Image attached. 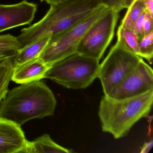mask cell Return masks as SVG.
Here are the masks:
<instances>
[{
  "label": "cell",
  "instance_id": "cell-18",
  "mask_svg": "<svg viewBox=\"0 0 153 153\" xmlns=\"http://www.w3.org/2000/svg\"><path fill=\"white\" fill-rule=\"evenodd\" d=\"M20 49L17 37L10 34L0 36V52L19 51Z\"/></svg>",
  "mask_w": 153,
  "mask_h": 153
},
{
  "label": "cell",
  "instance_id": "cell-22",
  "mask_svg": "<svg viewBox=\"0 0 153 153\" xmlns=\"http://www.w3.org/2000/svg\"><path fill=\"white\" fill-rule=\"evenodd\" d=\"M18 51L0 52V62L10 58H14Z\"/></svg>",
  "mask_w": 153,
  "mask_h": 153
},
{
  "label": "cell",
  "instance_id": "cell-20",
  "mask_svg": "<svg viewBox=\"0 0 153 153\" xmlns=\"http://www.w3.org/2000/svg\"><path fill=\"white\" fill-rule=\"evenodd\" d=\"M145 13V11L139 18L133 27V31L137 36L139 42L141 41L143 39V37L145 36L144 27H143V20H144Z\"/></svg>",
  "mask_w": 153,
  "mask_h": 153
},
{
  "label": "cell",
  "instance_id": "cell-13",
  "mask_svg": "<svg viewBox=\"0 0 153 153\" xmlns=\"http://www.w3.org/2000/svg\"><path fill=\"white\" fill-rule=\"evenodd\" d=\"M51 37V35L47 36L19 50L13 59V68H16L26 62L39 58L48 44Z\"/></svg>",
  "mask_w": 153,
  "mask_h": 153
},
{
  "label": "cell",
  "instance_id": "cell-16",
  "mask_svg": "<svg viewBox=\"0 0 153 153\" xmlns=\"http://www.w3.org/2000/svg\"><path fill=\"white\" fill-rule=\"evenodd\" d=\"M13 59H7L0 62V104L8 91L14 68Z\"/></svg>",
  "mask_w": 153,
  "mask_h": 153
},
{
  "label": "cell",
  "instance_id": "cell-25",
  "mask_svg": "<svg viewBox=\"0 0 153 153\" xmlns=\"http://www.w3.org/2000/svg\"><path fill=\"white\" fill-rule=\"evenodd\" d=\"M41 1H45L46 3L50 5H56L59 3H62L68 0H41Z\"/></svg>",
  "mask_w": 153,
  "mask_h": 153
},
{
  "label": "cell",
  "instance_id": "cell-2",
  "mask_svg": "<svg viewBox=\"0 0 153 153\" xmlns=\"http://www.w3.org/2000/svg\"><path fill=\"white\" fill-rule=\"evenodd\" d=\"M103 6L99 0H68L51 5L42 19L21 30L17 37L20 50L47 36H53L66 31Z\"/></svg>",
  "mask_w": 153,
  "mask_h": 153
},
{
  "label": "cell",
  "instance_id": "cell-15",
  "mask_svg": "<svg viewBox=\"0 0 153 153\" xmlns=\"http://www.w3.org/2000/svg\"><path fill=\"white\" fill-rule=\"evenodd\" d=\"M127 11L122 20L121 25L133 29L136 21L146 10L143 0H131Z\"/></svg>",
  "mask_w": 153,
  "mask_h": 153
},
{
  "label": "cell",
  "instance_id": "cell-1",
  "mask_svg": "<svg viewBox=\"0 0 153 153\" xmlns=\"http://www.w3.org/2000/svg\"><path fill=\"white\" fill-rule=\"evenodd\" d=\"M56 105L45 83L38 80L22 84L8 91L0 104V118L21 126L33 119L53 115Z\"/></svg>",
  "mask_w": 153,
  "mask_h": 153
},
{
  "label": "cell",
  "instance_id": "cell-10",
  "mask_svg": "<svg viewBox=\"0 0 153 153\" xmlns=\"http://www.w3.org/2000/svg\"><path fill=\"white\" fill-rule=\"evenodd\" d=\"M27 140L21 126L0 118V153H20Z\"/></svg>",
  "mask_w": 153,
  "mask_h": 153
},
{
  "label": "cell",
  "instance_id": "cell-8",
  "mask_svg": "<svg viewBox=\"0 0 153 153\" xmlns=\"http://www.w3.org/2000/svg\"><path fill=\"white\" fill-rule=\"evenodd\" d=\"M153 89V69L141 58L136 68L106 96L114 99H126Z\"/></svg>",
  "mask_w": 153,
  "mask_h": 153
},
{
  "label": "cell",
  "instance_id": "cell-24",
  "mask_svg": "<svg viewBox=\"0 0 153 153\" xmlns=\"http://www.w3.org/2000/svg\"><path fill=\"white\" fill-rule=\"evenodd\" d=\"M153 140L151 139L150 141L146 142L143 145V147L140 150L141 153H147L150 151L152 147H153Z\"/></svg>",
  "mask_w": 153,
  "mask_h": 153
},
{
  "label": "cell",
  "instance_id": "cell-11",
  "mask_svg": "<svg viewBox=\"0 0 153 153\" xmlns=\"http://www.w3.org/2000/svg\"><path fill=\"white\" fill-rule=\"evenodd\" d=\"M51 65L39 59H35L14 68L11 80L18 84H25L44 79Z\"/></svg>",
  "mask_w": 153,
  "mask_h": 153
},
{
  "label": "cell",
  "instance_id": "cell-5",
  "mask_svg": "<svg viewBox=\"0 0 153 153\" xmlns=\"http://www.w3.org/2000/svg\"><path fill=\"white\" fill-rule=\"evenodd\" d=\"M109 9L103 6L66 31L52 36L39 58L52 65L76 53L77 48L89 27Z\"/></svg>",
  "mask_w": 153,
  "mask_h": 153
},
{
  "label": "cell",
  "instance_id": "cell-9",
  "mask_svg": "<svg viewBox=\"0 0 153 153\" xmlns=\"http://www.w3.org/2000/svg\"><path fill=\"white\" fill-rule=\"evenodd\" d=\"M37 8V5L25 0L12 5L0 4V33L31 24Z\"/></svg>",
  "mask_w": 153,
  "mask_h": 153
},
{
  "label": "cell",
  "instance_id": "cell-7",
  "mask_svg": "<svg viewBox=\"0 0 153 153\" xmlns=\"http://www.w3.org/2000/svg\"><path fill=\"white\" fill-rule=\"evenodd\" d=\"M118 18L119 13L108 10L87 31L76 53L100 60L113 38Z\"/></svg>",
  "mask_w": 153,
  "mask_h": 153
},
{
  "label": "cell",
  "instance_id": "cell-19",
  "mask_svg": "<svg viewBox=\"0 0 153 153\" xmlns=\"http://www.w3.org/2000/svg\"><path fill=\"white\" fill-rule=\"evenodd\" d=\"M131 0H99L101 4L110 10L119 13L128 8Z\"/></svg>",
  "mask_w": 153,
  "mask_h": 153
},
{
  "label": "cell",
  "instance_id": "cell-4",
  "mask_svg": "<svg viewBox=\"0 0 153 153\" xmlns=\"http://www.w3.org/2000/svg\"><path fill=\"white\" fill-rule=\"evenodd\" d=\"M99 60L76 53L52 64L44 78L70 89L86 88L98 77Z\"/></svg>",
  "mask_w": 153,
  "mask_h": 153
},
{
  "label": "cell",
  "instance_id": "cell-17",
  "mask_svg": "<svg viewBox=\"0 0 153 153\" xmlns=\"http://www.w3.org/2000/svg\"><path fill=\"white\" fill-rule=\"evenodd\" d=\"M138 56L152 64L153 56V31L139 42Z\"/></svg>",
  "mask_w": 153,
  "mask_h": 153
},
{
  "label": "cell",
  "instance_id": "cell-6",
  "mask_svg": "<svg viewBox=\"0 0 153 153\" xmlns=\"http://www.w3.org/2000/svg\"><path fill=\"white\" fill-rule=\"evenodd\" d=\"M141 57L123 49L116 43L99 66L100 79L105 95H107L137 66Z\"/></svg>",
  "mask_w": 153,
  "mask_h": 153
},
{
  "label": "cell",
  "instance_id": "cell-12",
  "mask_svg": "<svg viewBox=\"0 0 153 153\" xmlns=\"http://www.w3.org/2000/svg\"><path fill=\"white\" fill-rule=\"evenodd\" d=\"M71 149L65 148L54 142L50 135L45 134L32 141L27 140L20 153H71Z\"/></svg>",
  "mask_w": 153,
  "mask_h": 153
},
{
  "label": "cell",
  "instance_id": "cell-23",
  "mask_svg": "<svg viewBox=\"0 0 153 153\" xmlns=\"http://www.w3.org/2000/svg\"><path fill=\"white\" fill-rule=\"evenodd\" d=\"M145 6L146 10L153 17V0H143Z\"/></svg>",
  "mask_w": 153,
  "mask_h": 153
},
{
  "label": "cell",
  "instance_id": "cell-14",
  "mask_svg": "<svg viewBox=\"0 0 153 153\" xmlns=\"http://www.w3.org/2000/svg\"><path fill=\"white\" fill-rule=\"evenodd\" d=\"M117 43L123 49L138 56L139 41L133 29L120 25L117 33Z\"/></svg>",
  "mask_w": 153,
  "mask_h": 153
},
{
  "label": "cell",
  "instance_id": "cell-21",
  "mask_svg": "<svg viewBox=\"0 0 153 153\" xmlns=\"http://www.w3.org/2000/svg\"><path fill=\"white\" fill-rule=\"evenodd\" d=\"M153 17L152 16L148 11L145 10V16L143 20L145 36L153 31Z\"/></svg>",
  "mask_w": 153,
  "mask_h": 153
},
{
  "label": "cell",
  "instance_id": "cell-3",
  "mask_svg": "<svg viewBox=\"0 0 153 153\" xmlns=\"http://www.w3.org/2000/svg\"><path fill=\"white\" fill-rule=\"evenodd\" d=\"M153 102V89L134 97L114 99L104 95L101 99L98 116L103 131L115 139L127 135L133 125L147 117Z\"/></svg>",
  "mask_w": 153,
  "mask_h": 153
}]
</instances>
